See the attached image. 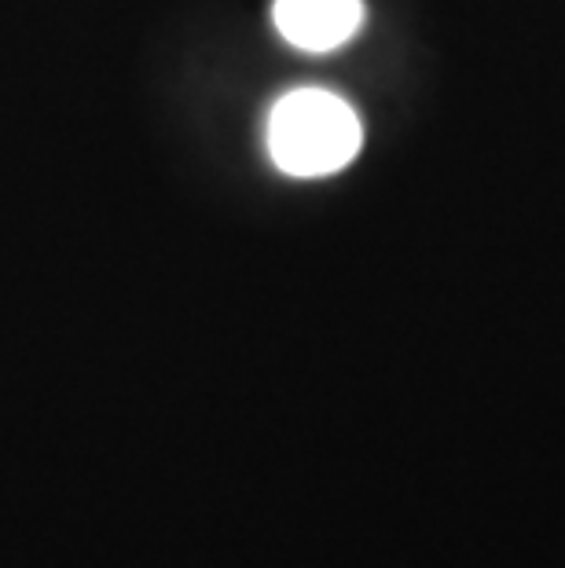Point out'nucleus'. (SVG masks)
<instances>
[{
    "label": "nucleus",
    "mask_w": 565,
    "mask_h": 568,
    "mask_svg": "<svg viewBox=\"0 0 565 568\" xmlns=\"http://www.w3.org/2000/svg\"><path fill=\"white\" fill-rule=\"evenodd\" d=\"M364 148V125L342 95L286 92L269 114V154L286 176H331Z\"/></svg>",
    "instance_id": "f257e3e1"
},
{
    "label": "nucleus",
    "mask_w": 565,
    "mask_h": 568,
    "mask_svg": "<svg viewBox=\"0 0 565 568\" xmlns=\"http://www.w3.org/2000/svg\"><path fill=\"white\" fill-rule=\"evenodd\" d=\"M272 19L286 44L323 55L356 38L364 4L360 0H275Z\"/></svg>",
    "instance_id": "f03ea898"
}]
</instances>
